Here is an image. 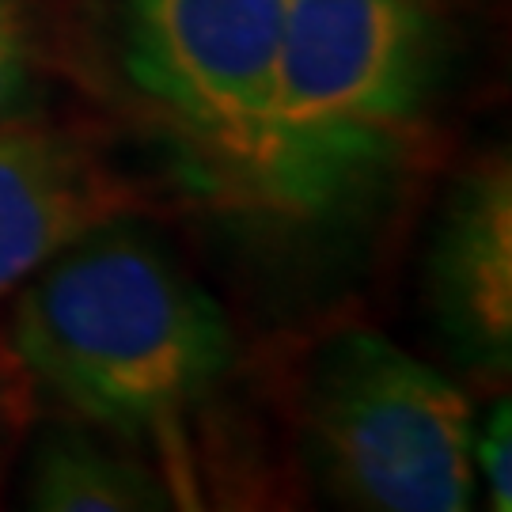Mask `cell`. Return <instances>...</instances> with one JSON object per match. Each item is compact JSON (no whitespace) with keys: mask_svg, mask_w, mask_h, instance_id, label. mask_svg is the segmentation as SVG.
I'll list each match as a JSON object with an SVG mask.
<instances>
[{"mask_svg":"<svg viewBox=\"0 0 512 512\" xmlns=\"http://www.w3.org/2000/svg\"><path fill=\"white\" fill-rule=\"evenodd\" d=\"M19 289L12 346L27 372L129 440L175 448L236 361L224 308L122 213Z\"/></svg>","mask_w":512,"mask_h":512,"instance_id":"6da1fadb","label":"cell"},{"mask_svg":"<svg viewBox=\"0 0 512 512\" xmlns=\"http://www.w3.org/2000/svg\"><path fill=\"white\" fill-rule=\"evenodd\" d=\"M437 73L433 0H285L258 202L327 213L376 183Z\"/></svg>","mask_w":512,"mask_h":512,"instance_id":"7a4b0ae2","label":"cell"},{"mask_svg":"<svg viewBox=\"0 0 512 512\" xmlns=\"http://www.w3.org/2000/svg\"><path fill=\"white\" fill-rule=\"evenodd\" d=\"M304 429L330 490L376 512H463L475 501L471 403L380 330L323 346L304 384Z\"/></svg>","mask_w":512,"mask_h":512,"instance_id":"3957f363","label":"cell"},{"mask_svg":"<svg viewBox=\"0 0 512 512\" xmlns=\"http://www.w3.org/2000/svg\"><path fill=\"white\" fill-rule=\"evenodd\" d=\"M285 0H129L126 73L220 179L258 190Z\"/></svg>","mask_w":512,"mask_h":512,"instance_id":"277c9868","label":"cell"},{"mask_svg":"<svg viewBox=\"0 0 512 512\" xmlns=\"http://www.w3.org/2000/svg\"><path fill=\"white\" fill-rule=\"evenodd\" d=\"M122 209L126 194L80 141L0 122V296Z\"/></svg>","mask_w":512,"mask_h":512,"instance_id":"5b68a950","label":"cell"},{"mask_svg":"<svg viewBox=\"0 0 512 512\" xmlns=\"http://www.w3.org/2000/svg\"><path fill=\"white\" fill-rule=\"evenodd\" d=\"M440 327L463 361L505 372L512 353V171L486 160L456 186L433 251Z\"/></svg>","mask_w":512,"mask_h":512,"instance_id":"8992f818","label":"cell"},{"mask_svg":"<svg viewBox=\"0 0 512 512\" xmlns=\"http://www.w3.org/2000/svg\"><path fill=\"white\" fill-rule=\"evenodd\" d=\"M27 501L42 512H152L175 505L152 471L76 433H54L38 444Z\"/></svg>","mask_w":512,"mask_h":512,"instance_id":"52a82bcc","label":"cell"},{"mask_svg":"<svg viewBox=\"0 0 512 512\" xmlns=\"http://www.w3.org/2000/svg\"><path fill=\"white\" fill-rule=\"evenodd\" d=\"M35 61H31V35L12 0H0V122L16 118L23 99L31 95Z\"/></svg>","mask_w":512,"mask_h":512,"instance_id":"ba28073f","label":"cell"},{"mask_svg":"<svg viewBox=\"0 0 512 512\" xmlns=\"http://www.w3.org/2000/svg\"><path fill=\"white\" fill-rule=\"evenodd\" d=\"M509 403H497V410L490 414L486 429L475 437V456L478 471L486 478V490H490V505L501 512L512 509V471H509Z\"/></svg>","mask_w":512,"mask_h":512,"instance_id":"9c48e42d","label":"cell"}]
</instances>
